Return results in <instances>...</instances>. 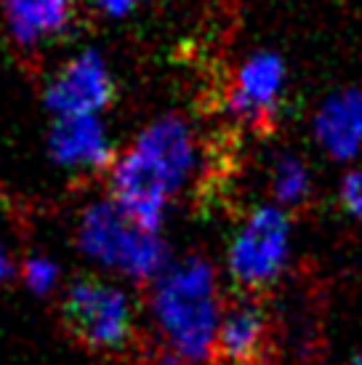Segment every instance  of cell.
<instances>
[{"mask_svg": "<svg viewBox=\"0 0 362 365\" xmlns=\"http://www.w3.org/2000/svg\"><path fill=\"white\" fill-rule=\"evenodd\" d=\"M155 317L165 341L184 360H205L213 355L219 331L216 283L205 262H184L157 285Z\"/></svg>", "mask_w": 362, "mask_h": 365, "instance_id": "obj_1", "label": "cell"}, {"mask_svg": "<svg viewBox=\"0 0 362 365\" xmlns=\"http://www.w3.org/2000/svg\"><path fill=\"white\" fill-rule=\"evenodd\" d=\"M61 323L75 341L101 355L123 352L133 336L125 296L99 280L72 285L61 302Z\"/></svg>", "mask_w": 362, "mask_h": 365, "instance_id": "obj_2", "label": "cell"}, {"mask_svg": "<svg viewBox=\"0 0 362 365\" xmlns=\"http://www.w3.org/2000/svg\"><path fill=\"white\" fill-rule=\"evenodd\" d=\"M81 243L88 254L107 259L133 274H150L160 264V243L123 211V208H93L86 213Z\"/></svg>", "mask_w": 362, "mask_h": 365, "instance_id": "obj_3", "label": "cell"}, {"mask_svg": "<svg viewBox=\"0 0 362 365\" xmlns=\"http://www.w3.org/2000/svg\"><path fill=\"white\" fill-rule=\"evenodd\" d=\"M211 357L213 365H272V320L256 299H234L224 309Z\"/></svg>", "mask_w": 362, "mask_h": 365, "instance_id": "obj_4", "label": "cell"}, {"mask_svg": "<svg viewBox=\"0 0 362 365\" xmlns=\"http://www.w3.org/2000/svg\"><path fill=\"white\" fill-rule=\"evenodd\" d=\"M288 248V222L280 211L264 208L253 213L248 227L232 245V274L248 288L272 283L285 262Z\"/></svg>", "mask_w": 362, "mask_h": 365, "instance_id": "obj_5", "label": "cell"}, {"mask_svg": "<svg viewBox=\"0 0 362 365\" xmlns=\"http://www.w3.org/2000/svg\"><path fill=\"white\" fill-rule=\"evenodd\" d=\"M168 190H173V187L165 179V173L141 153L139 147H133L131 153L118 163V168H115V195H118V203H120V208L131 216L133 222L141 224L150 232L160 222V211Z\"/></svg>", "mask_w": 362, "mask_h": 365, "instance_id": "obj_6", "label": "cell"}, {"mask_svg": "<svg viewBox=\"0 0 362 365\" xmlns=\"http://www.w3.org/2000/svg\"><path fill=\"white\" fill-rule=\"evenodd\" d=\"M112 96L115 86L101 59L96 53H86L53 81L46 93V102L59 115H90L93 110L110 104Z\"/></svg>", "mask_w": 362, "mask_h": 365, "instance_id": "obj_7", "label": "cell"}, {"mask_svg": "<svg viewBox=\"0 0 362 365\" xmlns=\"http://www.w3.org/2000/svg\"><path fill=\"white\" fill-rule=\"evenodd\" d=\"M282 67L274 56H256L240 72V86L232 93V110L248 123H262L272 112V102L280 91Z\"/></svg>", "mask_w": 362, "mask_h": 365, "instance_id": "obj_8", "label": "cell"}, {"mask_svg": "<svg viewBox=\"0 0 362 365\" xmlns=\"http://www.w3.org/2000/svg\"><path fill=\"white\" fill-rule=\"evenodd\" d=\"M51 150L70 165H101L110 158L104 133L90 115H61L51 133Z\"/></svg>", "mask_w": 362, "mask_h": 365, "instance_id": "obj_9", "label": "cell"}, {"mask_svg": "<svg viewBox=\"0 0 362 365\" xmlns=\"http://www.w3.org/2000/svg\"><path fill=\"white\" fill-rule=\"evenodd\" d=\"M136 147L165 173L171 187H176L184 179V171L190 168L192 144L187 128L179 120H162L157 125H152Z\"/></svg>", "mask_w": 362, "mask_h": 365, "instance_id": "obj_10", "label": "cell"}, {"mask_svg": "<svg viewBox=\"0 0 362 365\" xmlns=\"http://www.w3.org/2000/svg\"><path fill=\"white\" fill-rule=\"evenodd\" d=\"M317 133L333 155H352L362 142V93L349 91L325 104L317 120Z\"/></svg>", "mask_w": 362, "mask_h": 365, "instance_id": "obj_11", "label": "cell"}, {"mask_svg": "<svg viewBox=\"0 0 362 365\" xmlns=\"http://www.w3.org/2000/svg\"><path fill=\"white\" fill-rule=\"evenodd\" d=\"M14 38L32 46L41 38L59 32L70 19V0H3Z\"/></svg>", "mask_w": 362, "mask_h": 365, "instance_id": "obj_12", "label": "cell"}, {"mask_svg": "<svg viewBox=\"0 0 362 365\" xmlns=\"http://www.w3.org/2000/svg\"><path fill=\"white\" fill-rule=\"evenodd\" d=\"M274 190H277V197L285 200V203L296 205L306 195V173H304L301 163L285 158L277 165V179H274Z\"/></svg>", "mask_w": 362, "mask_h": 365, "instance_id": "obj_13", "label": "cell"}, {"mask_svg": "<svg viewBox=\"0 0 362 365\" xmlns=\"http://www.w3.org/2000/svg\"><path fill=\"white\" fill-rule=\"evenodd\" d=\"M24 277L35 294H46L53 280H56V267L46 259H32V262L24 264Z\"/></svg>", "mask_w": 362, "mask_h": 365, "instance_id": "obj_14", "label": "cell"}, {"mask_svg": "<svg viewBox=\"0 0 362 365\" xmlns=\"http://www.w3.org/2000/svg\"><path fill=\"white\" fill-rule=\"evenodd\" d=\"M343 203L354 216L362 219V171L346 176V182H343Z\"/></svg>", "mask_w": 362, "mask_h": 365, "instance_id": "obj_15", "label": "cell"}, {"mask_svg": "<svg viewBox=\"0 0 362 365\" xmlns=\"http://www.w3.org/2000/svg\"><path fill=\"white\" fill-rule=\"evenodd\" d=\"M99 3L112 14H125L133 6V0H99Z\"/></svg>", "mask_w": 362, "mask_h": 365, "instance_id": "obj_16", "label": "cell"}, {"mask_svg": "<svg viewBox=\"0 0 362 365\" xmlns=\"http://www.w3.org/2000/svg\"><path fill=\"white\" fill-rule=\"evenodd\" d=\"M139 365H181L179 360H173V357H147V360H141Z\"/></svg>", "mask_w": 362, "mask_h": 365, "instance_id": "obj_17", "label": "cell"}, {"mask_svg": "<svg viewBox=\"0 0 362 365\" xmlns=\"http://www.w3.org/2000/svg\"><path fill=\"white\" fill-rule=\"evenodd\" d=\"M11 274V262H9V256H6V251L0 248V280H6Z\"/></svg>", "mask_w": 362, "mask_h": 365, "instance_id": "obj_18", "label": "cell"}, {"mask_svg": "<svg viewBox=\"0 0 362 365\" xmlns=\"http://www.w3.org/2000/svg\"><path fill=\"white\" fill-rule=\"evenodd\" d=\"M349 365H362V352H360V355H357V357H354V360H352V363H349Z\"/></svg>", "mask_w": 362, "mask_h": 365, "instance_id": "obj_19", "label": "cell"}, {"mask_svg": "<svg viewBox=\"0 0 362 365\" xmlns=\"http://www.w3.org/2000/svg\"><path fill=\"white\" fill-rule=\"evenodd\" d=\"M3 203H6V195L0 192V211H3Z\"/></svg>", "mask_w": 362, "mask_h": 365, "instance_id": "obj_20", "label": "cell"}]
</instances>
